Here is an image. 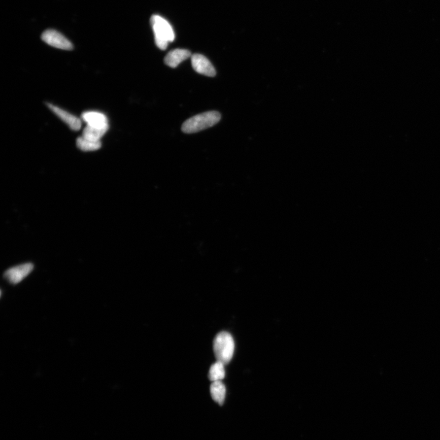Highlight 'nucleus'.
Here are the masks:
<instances>
[{"instance_id": "f257e3e1", "label": "nucleus", "mask_w": 440, "mask_h": 440, "mask_svg": "<svg viewBox=\"0 0 440 440\" xmlns=\"http://www.w3.org/2000/svg\"><path fill=\"white\" fill-rule=\"evenodd\" d=\"M221 119L220 114L215 111L199 114L185 121L182 130L185 133H194L214 126Z\"/></svg>"}, {"instance_id": "f03ea898", "label": "nucleus", "mask_w": 440, "mask_h": 440, "mask_svg": "<svg viewBox=\"0 0 440 440\" xmlns=\"http://www.w3.org/2000/svg\"><path fill=\"white\" fill-rule=\"evenodd\" d=\"M213 349L217 361L226 365L232 358L234 352L235 344L231 334L223 331L215 336Z\"/></svg>"}, {"instance_id": "7ed1b4c3", "label": "nucleus", "mask_w": 440, "mask_h": 440, "mask_svg": "<svg viewBox=\"0 0 440 440\" xmlns=\"http://www.w3.org/2000/svg\"><path fill=\"white\" fill-rule=\"evenodd\" d=\"M151 22L157 46L161 50H165L168 43L175 39L172 26L166 20L158 15L151 17Z\"/></svg>"}, {"instance_id": "20e7f679", "label": "nucleus", "mask_w": 440, "mask_h": 440, "mask_svg": "<svg viewBox=\"0 0 440 440\" xmlns=\"http://www.w3.org/2000/svg\"><path fill=\"white\" fill-rule=\"evenodd\" d=\"M42 40L50 46L57 49L71 50L73 49V45L70 41L60 32L54 29H47L41 36Z\"/></svg>"}, {"instance_id": "39448f33", "label": "nucleus", "mask_w": 440, "mask_h": 440, "mask_svg": "<svg viewBox=\"0 0 440 440\" xmlns=\"http://www.w3.org/2000/svg\"><path fill=\"white\" fill-rule=\"evenodd\" d=\"M33 268L34 266L31 263H24L8 269L5 273V277L10 283L17 284L25 279Z\"/></svg>"}, {"instance_id": "423d86ee", "label": "nucleus", "mask_w": 440, "mask_h": 440, "mask_svg": "<svg viewBox=\"0 0 440 440\" xmlns=\"http://www.w3.org/2000/svg\"><path fill=\"white\" fill-rule=\"evenodd\" d=\"M191 64L196 73L208 77H214L216 71L210 61L200 54H194L191 57Z\"/></svg>"}, {"instance_id": "0eeeda50", "label": "nucleus", "mask_w": 440, "mask_h": 440, "mask_svg": "<svg viewBox=\"0 0 440 440\" xmlns=\"http://www.w3.org/2000/svg\"><path fill=\"white\" fill-rule=\"evenodd\" d=\"M48 107L52 111L53 113L65 122L72 130L74 131L79 130L82 127V121L76 116L68 113L66 111L62 110L58 107L53 106L51 104H47Z\"/></svg>"}, {"instance_id": "6e6552de", "label": "nucleus", "mask_w": 440, "mask_h": 440, "mask_svg": "<svg viewBox=\"0 0 440 440\" xmlns=\"http://www.w3.org/2000/svg\"><path fill=\"white\" fill-rule=\"evenodd\" d=\"M82 118L88 126L98 128L109 127L107 117L103 113L93 111L86 112L82 114Z\"/></svg>"}, {"instance_id": "1a4fd4ad", "label": "nucleus", "mask_w": 440, "mask_h": 440, "mask_svg": "<svg viewBox=\"0 0 440 440\" xmlns=\"http://www.w3.org/2000/svg\"><path fill=\"white\" fill-rule=\"evenodd\" d=\"M189 50L186 49H175L171 51L164 58V62L167 65L172 68L178 66L182 62L186 60L191 57Z\"/></svg>"}, {"instance_id": "9d476101", "label": "nucleus", "mask_w": 440, "mask_h": 440, "mask_svg": "<svg viewBox=\"0 0 440 440\" xmlns=\"http://www.w3.org/2000/svg\"><path fill=\"white\" fill-rule=\"evenodd\" d=\"M212 399L219 405H222L225 400L226 387L221 381L212 382L210 388Z\"/></svg>"}, {"instance_id": "9b49d317", "label": "nucleus", "mask_w": 440, "mask_h": 440, "mask_svg": "<svg viewBox=\"0 0 440 440\" xmlns=\"http://www.w3.org/2000/svg\"><path fill=\"white\" fill-rule=\"evenodd\" d=\"M77 146L81 151L85 152L94 151L99 149L101 146L100 141H92L86 139L84 137L78 138L77 140Z\"/></svg>"}, {"instance_id": "f8f14e48", "label": "nucleus", "mask_w": 440, "mask_h": 440, "mask_svg": "<svg viewBox=\"0 0 440 440\" xmlns=\"http://www.w3.org/2000/svg\"><path fill=\"white\" fill-rule=\"evenodd\" d=\"M109 127L98 128L87 126L83 130V137L92 141L98 142L109 130Z\"/></svg>"}, {"instance_id": "ddd939ff", "label": "nucleus", "mask_w": 440, "mask_h": 440, "mask_svg": "<svg viewBox=\"0 0 440 440\" xmlns=\"http://www.w3.org/2000/svg\"><path fill=\"white\" fill-rule=\"evenodd\" d=\"M224 365L220 363L219 361H217L216 363L212 364L209 373V379L212 382L217 381H221L225 377V369H224Z\"/></svg>"}]
</instances>
